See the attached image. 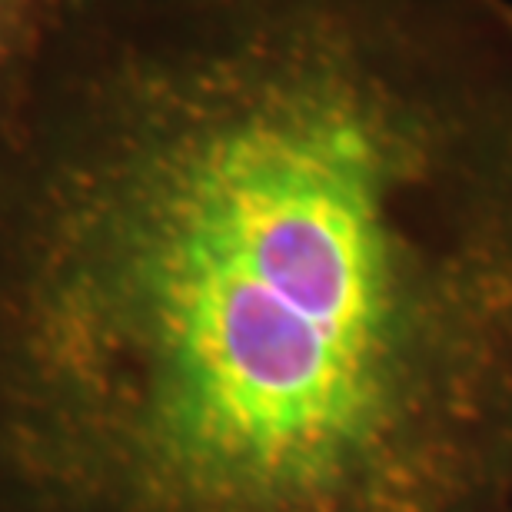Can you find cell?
I'll return each mask as SVG.
<instances>
[{"mask_svg":"<svg viewBox=\"0 0 512 512\" xmlns=\"http://www.w3.org/2000/svg\"><path fill=\"white\" fill-rule=\"evenodd\" d=\"M512 0H57L0 110V512H499Z\"/></svg>","mask_w":512,"mask_h":512,"instance_id":"cell-1","label":"cell"},{"mask_svg":"<svg viewBox=\"0 0 512 512\" xmlns=\"http://www.w3.org/2000/svg\"><path fill=\"white\" fill-rule=\"evenodd\" d=\"M57 0H0V110L34 57Z\"/></svg>","mask_w":512,"mask_h":512,"instance_id":"cell-2","label":"cell"}]
</instances>
